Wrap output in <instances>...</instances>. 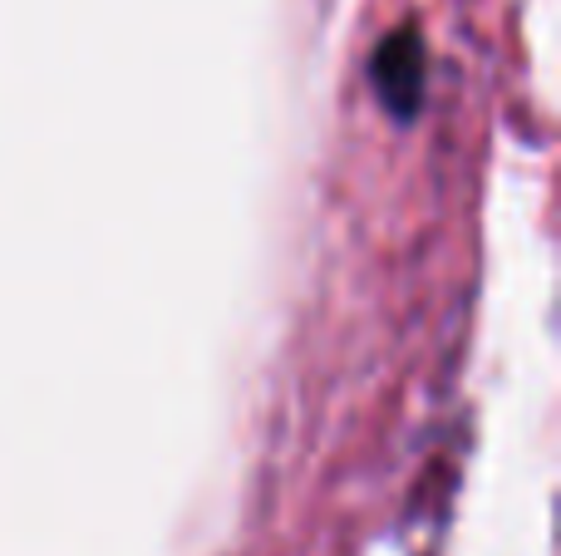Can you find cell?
Masks as SVG:
<instances>
[{
  "instance_id": "1",
  "label": "cell",
  "mask_w": 561,
  "mask_h": 556,
  "mask_svg": "<svg viewBox=\"0 0 561 556\" xmlns=\"http://www.w3.org/2000/svg\"><path fill=\"white\" fill-rule=\"evenodd\" d=\"M419 79H424V45H419L414 30H399V35H389V45L379 49V84L394 99V108H414Z\"/></svg>"
}]
</instances>
